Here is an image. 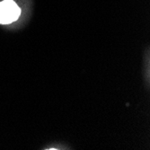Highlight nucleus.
<instances>
[{
  "instance_id": "obj_1",
  "label": "nucleus",
  "mask_w": 150,
  "mask_h": 150,
  "mask_svg": "<svg viewBox=\"0 0 150 150\" xmlns=\"http://www.w3.org/2000/svg\"><path fill=\"white\" fill-rule=\"evenodd\" d=\"M21 15V9L13 0L0 2V23L9 24L16 21Z\"/></svg>"
}]
</instances>
